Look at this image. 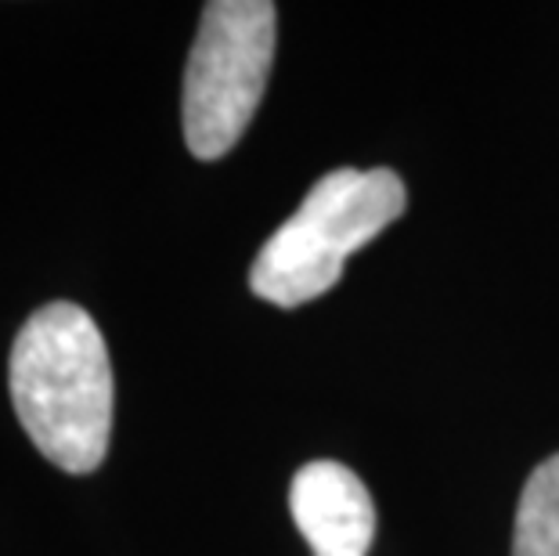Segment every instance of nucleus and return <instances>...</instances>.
Segmentation results:
<instances>
[{
  "mask_svg": "<svg viewBox=\"0 0 559 556\" xmlns=\"http://www.w3.org/2000/svg\"><path fill=\"white\" fill-rule=\"evenodd\" d=\"M408 192L386 167L325 174L296 214L260 246L249 289L275 307L311 304L343 275V264L404 214Z\"/></svg>",
  "mask_w": 559,
  "mask_h": 556,
  "instance_id": "f03ea898",
  "label": "nucleus"
},
{
  "mask_svg": "<svg viewBox=\"0 0 559 556\" xmlns=\"http://www.w3.org/2000/svg\"><path fill=\"white\" fill-rule=\"evenodd\" d=\"M11 401L47 463L94 473L112 434V365L98 322L55 300L26 318L11 347Z\"/></svg>",
  "mask_w": 559,
  "mask_h": 556,
  "instance_id": "f257e3e1",
  "label": "nucleus"
},
{
  "mask_svg": "<svg viewBox=\"0 0 559 556\" xmlns=\"http://www.w3.org/2000/svg\"><path fill=\"white\" fill-rule=\"evenodd\" d=\"M289 510L314 556H368L376 539V506L350 466L318 459L296 470Z\"/></svg>",
  "mask_w": 559,
  "mask_h": 556,
  "instance_id": "20e7f679",
  "label": "nucleus"
},
{
  "mask_svg": "<svg viewBox=\"0 0 559 556\" xmlns=\"http://www.w3.org/2000/svg\"><path fill=\"white\" fill-rule=\"evenodd\" d=\"M513 556H559V452L545 459L523 484Z\"/></svg>",
  "mask_w": 559,
  "mask_h": 556,
  "instance_id": "39448f33",
  "label": "nucleus"
},
{
  "mask_svg": "<svg viewBox=\"0 0 559 556\" xmlns=\"http://www.w3.org/2000/svg\"><path fill=\"white\" fill-rule=\"evenodd\" d=\"M278 8L267 0H213L185 69V141L195 159L239 145L275 62Z\"/></svg>",
  "mask_w": 559,
  "mask_h": 556,
  "instance_id": "7ed1b4c3",
  "label": "nucleus"
}]
</instances>
